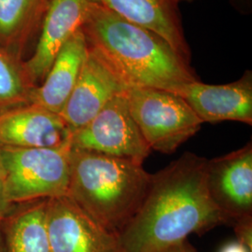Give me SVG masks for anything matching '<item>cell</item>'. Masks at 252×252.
I'll return each mask as SVG.
<instances>
[{"label": "cell", "instance_id": "6da1fadb", "mask_svg": "<svg viewBox=\"0 0 252 252\" xmlns=\"http://www.w3.org/2000/svg\"><path fill=\"white\" fill-rule=\"evenodd\" d=\"M207 162L186 153L153 174L144 201L119 234L122 252H161L190 234L230 223L208 193Z\"/></svg>", "mask_w": 252, "mask_h": 252}, {"label": "cell", "instance_id": "7a4b0ae2", "mask_svg": "<svg viewBox=\"0 0 252 252\" xmlns=\"http://www.w3.org/2000/svg\"><path fill=\"white\" fill-rule=\"evenodd\" d=\"M83 31L98 55L126 88L144 87L175 92L197 81L189 62L162 37L94 3Z\"/></svg>", "mask_w": 252, "mask_h": 252}, {"label": "cell", "instance_id": "3957f363", "mask_svg": "<svg viewBox=\"0 0 252 252\" xmlns=\"http://www.w3.org/2000/svg\"><path fill=\"white\" fill-rule=\"evenodd\" d=\"M152 177L143 163L72 148L67 196L119 235L144 201Z\"/></svg>", "mask_w": 252, "mask_h": 252}, {"label": "cell", "instance_id": "277c9868", "mask_svg": "<svg viewBox=\"0 0 252 252\" xmlns=\"http://www.w3.org/2000/svg\"><path fill=\"white\" fill-rule=\"evenodd\" d=\"M71 144L59 148L0 147L11 205L67 195Z\"/></svg>", "mask_w": 252, "mask_h": 252}, {"label": "cell", "instance_id": "5b68a950", "mask_svg": "<svg viewBox=\"0 0 252 252\" xmlns=\"http://www.w3.org/2000/svg\"><path fill=\"white\" fill-rule=\"evenodd\" d=\"M126 96L132 117L153 151L174 153L203 124L187 102L170 91L132 87L126 89Z\"/></svg>", "mask_w": 252, "mask_h": 252}, {"label": "cell", "instance_id": "8992f818", "mask_svg": "<svg viewBox=\"0 0 252 252\" xmlns=\"http://www.w3.org/2000/svg\"><path fill=\"white\" fill-rule=\"evenodd\" d=\"M71 147L140 163L152 152L130 113L126 91L73 132Z\"/></svg>", "mask_w": 252, "mask_h": 252}, {"label": "cell", "instance_id": "52a82bcc", "mask_svg": "<svg viewBox=\"0 0 252 252\" xmlns=\"http://www.w3.org/2000/svg\"><path fill=\"white\" fill-rule=\"evenodd\" d=\"M46 227L51 252H122L119 235L67 195L46 200Z\"/></svg>", "mask_w": 252, "mask_h": 252}, {"label": "cell", "instance_id": "ba28073f", "mask_svg": "<svg viewBox=\"0 0 252 252\" xmlns=\"http://www.w3.org/2000/svg\"><path fill=\"white\" fill-rule=\"evenodd\" d=\"M208 193L230 223L252 217V144L207 160Z\"/></svg>", "mask_w": 252, "mask_h": 252}, {"label": "cell", "instance_id": "9c48e42d", "mask_svg": "<svg viewBox=\"0 0 252 252\" xmlns=\"http://www.w3.org/2000/svg\"><path fill=\"white\" fill-rule=\"evenodd\" d=\"M92 0H51L31 56L24 61L32 81L38 86L63 44L84 26Z\"/></svg>", "mask_w": 252, "mask_h": 252}, {"label": "cell", "instance_id": "30bf717a", "mask_svg": "<svg viewBox=\"0 0 252 252\" xmlns=\"http://www.w3.org/2000/svg\"><path fill=\"white\" fill-rule=\"evenodd\" d=\"M187 102L202 123L236 121L252 125V75L247 71L238 81L211 85L198 81L174 92Z\"/></svg>", "mask_w": 252, "mask_h": 252}, {"label": "cell", "instance_id": "8fae6325", "mask_svg": "<svg viewBox=\"0 0 252 252\" xmlns=\"http://www.w3.org/2000/svg\"><path fill=\"white\" fill-rule=\"evenodd\" d=\"M72 133L59 114L34 104L0 112V147L59 148Z\"/></svg>", "mask_w": 252, "mask_h": 252}, {"label": "cell", "instance_id": "7c38bea8", "mask_svg": "<svg viewBox=\"0 0 252 252\" xmlns=\"http://www.w3.org/2000/svg\"><path fill=\"white\" fill-rule=\"evenodd\" d=\"M126 89L88 46L79 78L59 115L74 132L88 124L110 100Z\"/></svg>", "mask_w": 252, "mask_h": 252}, {"label": "cell", "instance_id": "4fadbf2b", "mask_svg": "<svg viewBox=\"0 0 252 252\" xmlns=\"http://www.w3.org/2000/svg\"><path fill=\"white\" fill-rule=\"evenodd\" d=\"M92 1L121 18L156 33L189 62V48L182 32L176 0Z\"/></svg>", "mask_w": 252, "mask_h": 252}, {"label": "cell", "instance_id": "5bb4252c", "mask_svg": "<svg viewBox=\"0 0 252 252\" xmlns=\"http://www.w3.org/2000/svg\"><path fill=\"white\" fill-rule=\"evenodd\" d=\"M87 53L88 43L81 29L56 55L45 79L34 91L31 104L60 114L79 78Z\"/></svg>", "mask_w": 252, "mask_h": 252}, {"label": "cell", "instance_id": "9a60e30c", "mask_svg": "<svg viewBox=\"0 0 252 252\" xmlns=\"http://www.w3.org/2000/svg\"><path fill=\"white\" fill-rule=\"evenodd\" d=\"M51 0H0V46L25 61Z\"/></svg>", "mask_w": 252, "mask_h": 252}, {"label": "cell", "instance_id": "2e32d148", "mask_svg": "<svg viewBox=\"0 0 252 252\" xmlns=\"http://www.w3.org/2000/svg\"><path fill=\"white\" fill-rule=\"evenodd\" d=\"M6 252H51L46 227V200L12 212L3 221Z\"/></svg>", "mask_w": 252, "mask_h": 252}, {"label": "cell", "instance_id": "e0dca14e", "mask_svg": "<svg viewBox=\"0 0 252 252\" xmlns=\"http://www.w3.org/2000/svg\"><path fill=\"white\" fill-rule=\"evenodd\" d=\"M36 88L24 61L0 46V112L31 104Z\"/></svg>", "mask_w": 252, "mask_h": 252}, {"label": "cell", "instance_id": "ac0fdd59", "mask_svg": "<svg viewBox=\"0 0 252 252\" xmlns=\"http://www.w3.org/2000/svg\"><path fill=\"white\" fill-rule=\"evenodd\" d=\"M238 242L250 252H252V217L244 218L234 223Z\"/></svg>", "mask_w": 252, "mask_h": 252}, {"label": "cell", "instance_id": "d6986e66", "mask_svg": "<svg viewBox=\"0 0 252 252\" xmlns=\"http://www.w3.org/2000/svg\"><path fill=\"white\" fill-rule=\"evenodd\" d=\"M13 205H11L7 197L6 184H5V172L0 154V221H4L8 217L12 214Z\"/></svg>", "mask_w": 252, "mask_h": 252}, {"label": "cell", "instance_id": "ffe728a7", "mask_svg": "<svg viewBox=\"0 0 252 252\" xmlns=\"http://www.w3.org/2000/svg\"><path fill=\"white\" fill-rule=\"evenodd\" d=\"M158 252H196V251L190 246V244L187 240H185L181 243L176 244Z\"/></svg>", "mask_w": 252, "mask_h": 252}, {"label": "cell", "instance_id": "44dd1931", "mask_svg": "<svg viewBox=\"0 0 252 252\" xmlns=\"http://www.w3.org/2000/svg\"><path fill=\"white\" fill-rule=\"evenodd\" d=\"M220 252H250L242 244L237 242V243H230L224 246Z\"/></svg>", "mask_w": 252, "mask_h": 252}, {"label": "cell", "instance_id": "7402d4cb", "mask_svg": "<svg viewBox=\"0 0 252 252\" xmlns=\"http://www.w3.org/2000/svg\"><path fill=\"white\" fill-rule=\"evenodd\" d=\"M0 252H6L4 230H3V221H0Z\"/></svg>", "mask_w": 252, "mask_h": 252}, {"label": "cell", "instance_id": "603a6c76", "mask_svg": "<svg viewBox=\"0 0 252 252\" xmlns=\"http://www.w3.org/2000/svg\"><path fill=\"white\" fill-rule=\"evenodd\" d=\"M176 1H177V3L179 4L181 1H191V0H176Z\"/></svg>", "mask_w": 252, "mask_h": 252}]
</instances>
